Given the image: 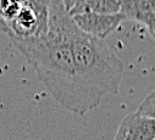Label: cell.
Segmentation results:
<instances>
[{
    "mask_svg": "<svg viewBox=\"0 0 155 140\" xmlns=\"http://www.w3.org/2000/svg\"><path fill=\"white\" fill-rule=\"evenodd\" d=\"M26 3L33 9L38 20V29L34 37L45 36L49 29V0H27Z\"/></svg>",
    "mask_w": 155,
    "mask_h": 140,
    "instance_id": "ba28073f",
    "label": "cell"
},
{
    "mask_svg": "<svg viewBox=\"0 0 155 140\" xmlns=\"http://www.w3.org/2000/svg\"><path fill=\"white\" fill-rule=\"evenodd\" d=\"M76 26L83 33L94 38L104 40L107 36L119 28V26L127 18L122 14L100 15V14H83L72 17Z\"/></svg>",
    "mask_w": 155,
    "mask_h": 140,
    "instance_id": "3957f363",
    "label": "cell"
},
{
    "mask_svg": "<svg viewBox=\"0 0 155 140\" xmlns=\"http://www.w3.org/2000/svg\"><path fill=\"white\" fill-rule=\"evenodd\" d=\"M27 0H0V15L9 23L21 11Z\"/></svg>",
    "mask_w": 155,
    "mask_h": 140,
    "instance_id": "9c48e42d",
    "label": "cell"
},
{
    "mask_svg": "<svg viewBox=\"0 0 155 140\" xmlns=\"http://www.w3.org/2000/svg\"><path fill=\"white\" fill-rule=\"evenodd\" d=\"M8 24L12 34L11 37L18 39H27L34 37L38 29V20L35 12L27 3L23 5L21 11L17 14V16Z\"/></svg>",
    "mask_w": 155,
    "mask_h": 140,
    "instance_id": "5b68a950",
    "label": "cell"
},
{
    "mask_svg": "<svg viewBox=\"0 0 155 140\" xmlns=\"http://www.w3.org/2000/svg\"><path fill=\"white\" fill-rule=\"evenodd\" d=\"M83 14H120V0H78L68 11L71 17Z\"/></svg>",
    "mask_w": 155,
    "mask_h": 140,
    "instance_id": "8992f818",
    "label": "cell"
},
{
    "mask_svg": "<svg viewBox=\"0 0 155 140\" xmlns=\"http://www.w3.org/2000/svg\"><path fill=\"white\" fill-rule=\"evenodd\" d=\"M155 12V0H120V14L127 20L143 22Z\"/></svg>",
    "mask_w": 155,
    "mask_h": 140,
    "instance_id": "52a82bcc",
    "label": "cell"
},
{
    "mask_svg": "<svg viewBox=\"0 0 155 140\" xmlns=\"http://www.w3.org/2000/svg\"><path fill=\"white\" fill-rule=\"evenodd\" d=\"M0 32L8 34V36H10V37L12 36V34H11V30H10V27H9V24H8V22L2 17V15H0Z\"/></svg>",
    "mask_w": 155,
    "mask_h": 140,
    "instance_id": "7c38bea8",
    "label": "cell"
},
{
    "mask_svg": "<svg viewBox=\"0 0 155 140\" xmlns=\"http://www.w3.org/2000/svg\"><path fill=\"white\" fill-rule=\"evenodd\" d=\"M48 28L43 37L10 38L61 106L77 115H86L97 106L77 77L71 39L78 27L60 0H49Z\"/></svg>",
    "mask_w": 155,
    "mask_h": 140,
    "instance_id": "6da1fadb",
    "label": "cell"
},
{
    "mask_svg": "<svg viewBox=\"0 0 155 140\" xmlns=\"http://www.w3.org/2000/svg\"><path fill=\"white\" fill-rule=\"evenodd\" d=\"M71 48L78 81L95 106L105 95L119 91L124 63L104 40L77 29Z\"/></svg>",
    "mask_w": 155,
    "mask_h": 140,
    "instance_id": "7a4b0ae2",
    "label": "cell"
},
{
    "mask_svg": "<svg viewBox=\"0 0 155 140\" xmlns=\"http://www.w3.org/2000/svg\"><path fill=\"white\" fill-rule=\"evenodd\" d=\"M143 24H145L149 34H150V37L155 40V12L154 14H150L149 16L145 17V20L142 22Z\"/></svg>",
    "mask_w": 155,
    "mask_h": 140,
    "instance_id": "8fae6325",
    "label": "cell"
},
{
    "mask_svg": "<svg viewBox=\"0 0 155 140\" xmlns=\"http://www.w3.org/2000/svg\"><path fill=\"white\" fill-rule=\"evenodd\" d=\"M114 140H155V121L138 111L128 113L121 121Z\"/></svg>",
    "mask_w": 155,
    "mask_h": 140,
    "instance_id": "277c9868",
    "label": "cell"
},
{
    "mask_svg": "<svg viewBox=\"0 0 155 140\" xmlns=\"http://www.w3.org/2000/svg\"><path fill=\"white\" fill-rule=\"evenodd\" d=\"M137 111L142 115L151 117L155 121V89L143 100V102L139 105Z\"/></svg>",
    "mask_w": 155,
    "mask_h": 140,
    "instance_id": "30bf717a",
    "label": "cell"
},
{
    "mask_svg": "<svg viewBox=\"0 0 155 140\" xmlns=\"http://www.w3.org/2000/svg\"><path fill=\"white\" fill-rule=\"evenodd\" d=\"M60 2L62 3V5L65 6V9H66V11L68 12L73 6H74V4L78 2V0H60Z\"/></svg>",
    "mask_w": 155,
    "mask_h": 140,
    "instance_id": "4fadbf2b",
    "label": "cell"
}]
</instances>
